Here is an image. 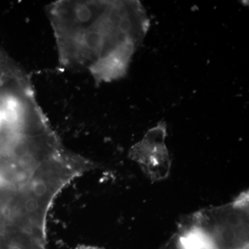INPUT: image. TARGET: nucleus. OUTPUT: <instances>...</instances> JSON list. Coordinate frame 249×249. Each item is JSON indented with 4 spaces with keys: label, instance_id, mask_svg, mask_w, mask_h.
Masks as SVG:
<instances>
[{
    "label": "nucleus",
    "instance_id": "obj_2",
    "mask_svg": "<svg viewBox=\"0 0 249 249\" xmlns=\"http://www.w3.org/2000/svg\"><path fill=\"white\" fill-rule=\"evenodd\" d=\"M249 249L248 191L227 204L193 214L177 242V249Z\"/></svg>",
    "mask_w": 249,
    "mask_h": 249
},
{
    "label": "nucleus",
    "instance_id": "obj_4",
    "mask_svg": "<svg viewBox=\"0 0 249 249\" xmlns=\"http://www.w3.org/2000/svg\"><path fill=\"white\" fill-rule=\"evenodd\" d=\"M137 46L127 44L109 54L90 70L97 84L119 80L126 74Z\"/></svg>",
    "mask_w": 249,
    "mask_h": 249
},
{
    "label": "nucleus",
    "instance_id": "obj_3",
    "mask_svg": "<svg viewBox=\"0 0 249 249\" xmlns=\"http://www.w3.org/2000/svg\"><path fill=\"white\" fill-rule=\"evenodd\" d=\"M166 136V124L162 121L149 129L142 140L129 149V159L152 181H162L170 175L172 163L165 145Z\"/></svg>",
    "mask_w": 249,
    "mask_h": 249
},
{
    "label": "nucleus",
    "instance_id": "obj_1",
    "mask_svg": "<svg viewBox=\"0 0 249 249\" xmlns=\"http://www.w3.org/2000/svg\"><path fill=\"white\" fill-rule=\"evenodd\" d=\"M62 70L88 71L127 44L137 46L149 21L137 1L60 0L47 6Z\"/></svg>",
    "mask_w": 249,
    "mask_h": 249
},
{
    "label": "nucleus",
    "instance_id": "obj_5",
    "mask_svg": "<svg viewBox=\"0 0 249 249\" xmlns=\"http://www.w3.org/2000/svg\"><path fill=\"white\" fill-rule=\"evenodd\" d=\"M74 249H104L101 247H95L91 245H78Z\"/></svg>",
    "mask_w": 249,
    "mask_h": 249
}]
</instances>
